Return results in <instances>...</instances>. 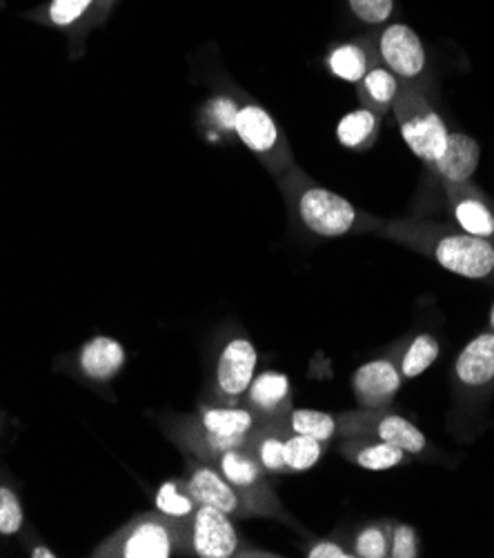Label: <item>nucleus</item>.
Masks as SVG:
<instances>
[{
    "label": "nucleus",
    "instance_id": "obj_15",
    "mask_svg": "<svg viewBox=\"0 0 494 558\" xmlns=\"http://www.w3.org/2000/svg\"><path fill=\"white\" fill-rule=\"evenodd\" d=\"M243 405L261 421H277L286 416L294 408L288 374L274 369L256 374L243 395Z\"/></svg>",
    "mask_w": 494,
    "mask_h": 558
},
{
    "label": "nucleus",
    "instance_id": "obj_2",
    "mask_svg": "<svg viewBox=\"0 0 494 558\" xmlns=\"http://www.w3.org/2000/svg\"><path fill=\"white\" fill-rule=\"evenodd\" d=\"M395 241L430 256L438 267L461 278L485 281L494 276V245L490 239H479L466 232H436L430 228H393Z\"/></svg>",
    "mask_w": 494,
    "mask_h": 558
},
{
    "label": "nucleus",
    "instance_id": "obj_3",
    "mask_svg": "<svg viewBox=\"0 0 494 558\" xmlns=\"http://www.w3.org/2000/svg\"><path fill=\"white\" fill-rule=\"evenodd\" d=\"M188 523L156 510L141 512L94 549V558H172L188 554Z\"/></svg>",
    "mask_w": 494,
    "mask_h": 558
},
{
    "label": "nucleus",
    "instance_id": "obj_27",
    "mask_svg": "<svg viewBox=\"0 0 494 558\" xmlns=\"http://www.w3.org/2000/svg\"><path fill=\"white\" fill-rule=\"evenodd\" d=\"M96 5V0H49V3L40 10H36L34 16L38 23L51 25V27H61L70 29L83 19H89L92 10Z\"/></svg>",
    "mask_w": 494,
    "mask_h": 558
},
{
    "label": "nucleus",
    "instance_id": "obj_31",
    "mask_svg": "<svg viewBox=\"0 0 494 558\" xmlns=\"http://www.w3.org/2000/svg\"><path fill=\"white\" fill-rule=\"evenodd\" d=\"M354 16L368 25H381L393 16L395 0H348Z\"/></svg>",
    "mask_w": 494,
    "mask_h": 558
},
{
    "label": "nucleus",
    "instance_id": "obj_11",
    "mask_svg": "<svg viewBox=\"0 0 494 558\" xmlns=\"http://www.w3.org/2000/svg\"><path fill=\"white\" fill-rule=\"evenodd\" d=\"M455 389L461 403L481 408L494 392V331H481L455 361Z\"/></svg>",
    "mask_w": 494,
    "mask_h": 558
},
{
    "label": "nucleus",
    "instance_id": "obj_24",
    "mask_svg": "<svg viewBox=\"0 0 494 558\" xmlns=\"http://www.w3.org/2000/svg\"><path fill=\"white\" fill-rule=\"evenodd\" d=\"M198 506L201 504L190 494L183 478L165 481L154 494V510L183 523H190Z\"/></svg>",
    "mask_w": 494,
    "mask_h": 558
},
{
    "label": "nucleus",
    "instance_id": "obj_34",
    "mask_svg": "<svg viewBox=\"0 0 494 558\" xmlns=\"http://www.w3.org/2000/svg\"><path fill=\"white\" fill-rule=\"evenodd\" d=\"M115 3H117V0H96V5L92 10V14H89V27L92 25H100L109 16V12H112Z\"/></svg>",
    "mask_w": 494,
    "mask_h": 558
},
{
    "label": "nucleus",
    "instance_id": "obj_30",
    "mask_svg": "<svg viewBox=\"0 0 494 558\" xmlns=\"http://www.w3.org/2000/svg\"><path fill=\"white\" fill-rule=\"evenodd\" d=\"M25 525L23 504L12 485L0 481V536H19Z\"/></svg>",
    "mask_w": 494,
    "mask_h": 558
},
{
    "label": "nucleus",
    "instance_id": "obj_33",
    "mask_svg": "<svg viewBox=\"0 0 494 558\" xmlns=\"http://www.w3.org/2000/svg\"><path fill=\"white\" fill-rule=\"evenodd\" d=\"M303 556H308V558H354L352 547L344 545L341 541H335V538H321V541L310 543L303 549Z\"/></svg>",
    "mask_w": 494,
    "mask_h": 558
},
{
    "label": "nucleus",
    "instance_id": "obj_7",
    "mask_svg": "<svg viewBox=\"0 0 494 558\" xmlns=\"http://www.w3.org/2000/svg\"><path fill=\"white\" fill-rule=\"evenodd\" d=\"M212 465L245 496L252 519L254 517L277 519L297 527V523L290 519V514L281 506L277 492H274L265 481V470L245 448L226 450L224 454H218L212 461Z\"/></svg>",
    "mask_w": 494,
    "mask_h": 558
},
{
    "label": "nucleus",
    "instance_id": "obj_5",
    "mask_svg": "<svg viewBox=\"0 0 494 558\" xmlns=\"http://www.w3.org/2000/svg\"><path fill=\"white\" fill-rule=\"evenodd\" d=\"M393 111L406 145L417 158L432 167L444 156L448 145L450 132L446 121L436 114L430 100L412 87L399 89Z\"/></svg>",
    "mask_w": 494,
    "mask_h": 558
},
{
    "label": "nucleus",
    "instance_id": "obj_26",
    "mask_svg": "<svg viewBox=\"0 0 494 558\" xmlns=\"http://www.w3.org/2000/svg\"><path fill=\"white\" fill-rule=\"evenodd\" d=\"M327 442L305 436V434H286L284 440V457H286V465L290 474H301L312 470L325 454Z\"/></svg>",
    "mask_w": 494,
    "mask_h": 558
},
{
    "label": "nucleus",
    "instance_id": "obj_8",
    "mask_svg": "<svg viewBox=\"0 0 494 558\" xmlns=\"http://www.w3.org/2000/svg\"><path fill=\"white\" fill-rule=\"evenodd\" d=\"M258 352L248 337H228L216 352L209 378V403L241 405L256 376Z\"/></svg>",
    "mask_w": 494,
    "mask_h": 558
},
{
    "label": "nucleus",
    "instance_id": "obj_35",
    "mask_svg": "<svg viewBox=\"0 0 494 558\" xmlns=\"http://www.w3.org/2000/svg\"><path fill=\"white\" fill-rule=\"evenodd\" d=\"M490 331H494V303H492V310H490Z\"/></svg>",
    "mask_w": 494,
    "mask_h": 558
},
{
    "label": "nucleus",
    "instance_id": "obj_32",
    "mask_svg": "<svg viewBox=\"0 0 494 558\" xmlns=\"http://www.w3.org/2000/svg\"><path fill=\"white\" fill-rule=\"evenodd\" d=\"M419 536L408 523H393L390 536V558H417L419 554Z\"/></svg>",
    "mask_w": 494,
    "mask_h": 558
},
{
    "label": "nucleus",
    "instance_id": "obj_19",
    "mask_svg": "<svg viewBox=\"0 0 494 558\" xmlns=\"http://www.w3.org/2000/svg\"><path fill=\"white\" fill-rule=\"evenodd\" d=\"M450 198H453L455 220L459 222V228L466 234H472L479 239L494 236V214L490 205L474 190L463 187V183H453Z\"/></svg>",
    "mask_w": 494,
    "mask_h": 558
},
{
    "label": "nucleus",
    "instance_id": "obj_23",
    "mask_svg": "<svg viewBox=\"0 0 494 558\" xmlns=\"http://www.w3.org/2000/svg\"><path fill=\"white\" fill-rule=\"evenodd\" d=\"M399 94V81L397 76L386 68H372L361 81V100L368 109L376 111V114H386L393 109Z\"/></svg>",
    "mask_w": 494,
    "mask_h": 558
},
{
    "label": "nucleus",
    "instance_id": "obj_16",
    "mask_svg": "<svg viewBox=\"0 0 494 558\" xmlns=\"http://www.w3.org/2000/svg\"><path fill=\"white\" fill-rule=\"evenodd\" d=\"M337 448L346 461H350L352 465L368 470V472H388V470L410 463V459H412L408 452L397 448V445L383 442V440L370 438V436L339 438Z\"/></svg>",
    "mask_w": 494,
    "mask_h": 558
},
{
    "label": "nucleus",
    "instance_id": "obj_29",
    "mask_svg": "<svg viewBox=\"0 0 494 558\" xmlns=\"http://www.w3.org/2000/svg\"><path fill=\"white\" fill-rule=\"evenodd\" d=\"M327 68L337 78L357 85L363 81V76L370 70L368 53L354 43L339 45L337 49H333V53L327 56Z\"/></svg>",
    "mask_w": 494,
    "mask_h": 558
},
{
    "label": "nucleus",
    "instance_id": "obj_12",
    "mask_svg": "<svg viewBox=\"0 0 494 558\" xmlns=\"http://www.w3.org/2000/svg\"><path fill=\"white\" fill-rule=\"evenodd\" d=\"M183 481L201 506H212L232 519H252L245 496L212 463L190 459Z\"/></svg>",
    "mask_w": 494,
    "mask_h": 558
},
{
    "label": "nucleus",
    "instance_id": "obj_36",
    "mask_svg": "<svg viewBox=\"0 0 494 558\" xmlns=\"http://www.w3.org/2000/svg\"><path fill=\"white\" fill-rule=\"evenodd\" d=\"M0 429H3V418H0Z\"/></svg>",
    "mask_w": 494,
    "mask_h": 558
},
{
    "label": "nucleus",
    "instance_id": "obj_28",
    "mask_svg": "<svg viewBox=\"0 0 494 558\" xmlns=\"http://www.w3.org/2000/svg\"><path fill=\"white\" fill-rule=\"evenodd\" d=\"M390 536L393 523L376 521L368 523L352 536V554L354 558H390Z\"/></svg>",
    "mask_w": 494,
    "mask_h": 558
},
{
    "label": "nucleus",
    "instance_id": "obj_20",
    "mask_svg": "<svg viewBox=\"0 0 494 558\" xmlns=\"http://www.w3.org/2000/svg\"><path fill=\"white\" fill-rule=\"evenodd\" d=\"M286 432L277 421H258L243 448L258 461L265 474H290L284 457Z\"/></svg>",
    "mask_w": 494,
    "mask_h": 558
},
{
    "label": "nucleus",
    "instance_id": "obj_18",
    "mask_svg": "<svg viewBox=\"0 0 494 558\" xmlns=\"http://www.w3.org/2000/svg\"><path fill=\"white\" fill-rule=\"evenodd\" d=\"M479 160H481V145L472 136L457 132L448 136L446 151L432 165V170L448 185L466 183L477 172Z\"/></svg>",
    "mask_w": 494,
    "mask_h": 558
},
{
    "label": "nucleus",
    "instance_id": "obj_22",
    "mask_svg": "<svg viewBox=\"0 0 494 558\" xmlns=\"http://www.w3.org/2000/svg\"><path fill=\"white\" fill-rule=\"evenodd\" d=\"M381 130V117L376 111L363 107V109H354L350 114H346L339 125H337V138L346 149H354V151H363L368 147H372V143L376 141Z\"/></svg>",
    "mask_w": 494,
    "mask_h": 558
},
{
    "label": "nucleus",
    "instance_id": "obj_25",
    "mask_svg": "<svg viewBox=\"0 0 494 558\" xmlns=\"http://www.w3.org/2000/svg\"><path fill=\"white\" fill-rule=\"evenodd\" d=\"M438 354H442V345H438V341L432 337V333H419V337H414L403 348L401 356L397 359L403 380L419 378L425 369L434 365Z\"/></svg>",
    "mask_w": 494,
    "mask_h": 558
},
{
    "label": "nucleus",
    "instance_id": "obj_21",
    "mask_svg": "<svg viewBox=\"0 0 494 558\" xmlns=\"http://www.w3.org/2000/svg\"><path fill=\"white\" fill-rule=\"evenodd\" d=\"M281 429L286 434H305L312 438H318L323 442H329L339 438V414L308 410V408H292L286 416L277 418Z\"/></svg>",
    "mask_w": 494,
    "mask_h": 558
},
{
    "label": "nucleus",
    "instance_id": "obj_10",
    "mask_svg": "<svg viewBox=\"0 0 494 558\" xmlns=\"http://www.w3.org/2000/svg\"><path fill=\"white\" fill-rule=\"evenodd\" d=\"M232 130L241 143L263 160L269 172L281 174L292 167V151L286 143V136L265 107L250 100L239 105Z\"/></svg>",
    "mask_w": 494,
    "mask_h": 558
},
{
    "label": "nucleus",
    "instance_id": "obj_1",
    "mask_svg": "<svg viewBox=\"0 0 494 558\" xmlns=\"http://www.w3.org/2000/svg\"><path fill=\"white\" fill-rule=\"evenodd\" d=\"M258 421L245 405H216L207 401L196 412L162 416L160 427L190 459L212 463L226 450L243 448Z\"/></svg>",
    "mask_w": 494,
    "mask_h": 558
},
{
    "label": "nucleus",
    "instance_id": "obj_9",
    "mask_svg": "<svg viewBox=\"0 0 494 558\" xmlns=\"http://www.w3.org/2000/svg\"><path fill=\"white\" fill-rule=\"evenodd\" d=\"M190 556L196 558H234V556H274L241 541L232 517L212 506H198L188 523Z\"/></svg>",
    "mask_w": 494,
    "mask_h": 558
},
{
    "label": "nucleus",
    "instance_id": "obj_4",
    "mask_svg": "<svg viewBox=\"0 0 494 558\" xmlns=\"http://www.w3.org/2000/svg\"><path fill=\"white\" fill-rule=\"evenodd\" d=\"M286 181V192L294 214L314 236L339 239L359 228V209L341 194L312 183L299 170H294Z\"/></svg>",
    "mask_w": 494,
    "mask_h": 558
},
{
    "label": "nucleus",
    "instance_id": "obj_17",
    "mask_svg": "<svg viewBox=\"0 0 494 558\" xmlns=\"http://www.w3.org/2000/svg\"><path fill=\"white\" fill-rule=\"evenodd\" d=\"M128 354L125 348L112 337H94L89 339L76 356L79 369L85 378L96 383H109L123 367Z\"/></svg>",
    "mask_w": 494,
    "mask_h": 558
},
{
    "label": "nucleus",
    "instance_id": "obj_14",
    "mask_svg": "<svg viewBox=\"0 0 494 558\" xmlns=\"http://www.w3.org/2000/svg\"><path fill=\"white\" fill-rule=\"evenodd\" d=\"M381 59L395 76L417 78L425 70V49L417 32L408 25H390L381 36Z\"/></svg>",
    "mask_w": 494,
    "mask_h": 558
},
{
    "label": "nucleus",
    "instance_id": "obj_6",
    "mask_svg": "<svg viewBox=\"0 0 494 558\" xmlns=\"http://www.w3.org/2000/svg\"><path fill=\"white\" fill-rule=\"evenodd\" d=\"M370 436L383 442H390L408 452L410 457H430L434 454L427 436L406 416L393 412L390 408L381 410H350L339 414V438Z\"/></svg>",
    "mask_w": 494,
    "mask_h": 558
},
{
    "label": "nucleus",
    "instance_id": "obj_13",
    "mask_svg": "<svg viewBox=\"0 0 494 558\" xmlns=\"http://www.w3.org/2000/svg\"><path fill=\"white\" fill-rule=\"evenodd\" d=\"M354 399L359 408L381 410L390 408L403 385V376L399 372L397 361L393 359H374L363 363L350 378Z\"/></svg>",
    "mask_w": 494,
    "mask_h": 558
}]
</instances>
